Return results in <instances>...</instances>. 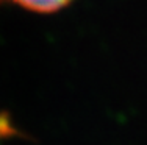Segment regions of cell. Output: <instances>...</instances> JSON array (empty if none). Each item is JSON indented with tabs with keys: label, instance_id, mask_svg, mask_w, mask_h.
Returning <instances> with one entry per match:
<instances>
[{
	"label": "cell",
	"instance_id": "1",
	"mask_svg": "<svg viewBox=\"0 0 147 145\" xmlns=\"http://www.w3.org/2000/svg\"><path fill=\"white\" fill-rule=\"evenodd\" d=\"M72 2L75 0H0V5L11 3L34 14H55L67 8Z\"/></svg>",
	"mask_w": 147,
	"mask_h": 145
}]
</instances>
